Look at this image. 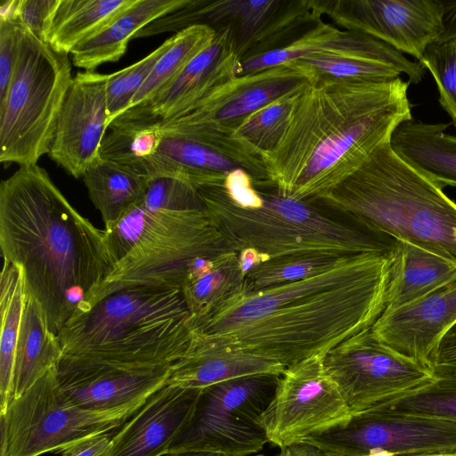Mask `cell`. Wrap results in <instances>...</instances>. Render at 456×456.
<instances>
[{"mask_svg":"<svg viewBox=\"0 0 456 456\" xmlns=\"http://www.w3.org/2000/svg\"><path fill=\"white\" fill-rule=\"evenodd\" d=\"M2 256L18 265L25 292L50 330L86 313L113 265L104 232L80 215L37 164L20 167L0 184Z\"/></svg>","mask_w":456,"mask_h":456,"instance_id":"3957f363","label":"cell"},{"mask_svg":"<svg viewBox=\"0 0 456 456\" xmlns=\"http://www.w3.org/2000/svg\"><path fill=\"white\" fill-rule=\"evenodd\" d=\"M197 189L227 248L235 252L252 248L271 258L297 254L349 256L392 253L398 247L394 238L354 222H341L314 202L259 190L261 204L243 208L232 200L224 186Z\"/></svg>","mask_w":456,"mask_h":456,"instance_id":"8992f818","label":"cell"},{"mask_svg":"<svg viewBox=\"0 0 456 456\" xmlns=\"http://www.w3.org/2000/svg\"><path fill=\"white\" fill-rule=\"evenodd\" d=\"M224 188L232 200L243 208L261 204V194L253 183L252 177L243 168H237L226 175Z\"/></svg>","mask_w":456,"mask_h":456,"instance_id":"ee69618b","label":"cell"},{"mask_svg":"<svg viewBox=\"0 0 456 456\" xmlns=\"http://www.w3.org/2000/svg\"><path fill=\"white\" fill-rule=\"evenodd\" d=\"M280 377L245 376L202 388L191 423L168 453L206 451L248 456L262 450L269 441L258 420L275 394Z\"/></svg>","mask_w":456,"mask_h":456,"instance_id":"7c38bea8","label":"cell"},{"mask_svg":"<svg viewBox=\"0 0 456 456\" xmlns=\"http://www.w3.org/2000/svg\"><path fill=\"white\" fill-rule=\"evenodd\" d=\"M108 129L100 148V158L148 177L147 162L163 137L159 123L120 116Z\"/></svg>","mask_w":456,"mask_h":456,"instance_id":"d6a6232c","label":"cell"},{"mask_svg":"<svg viewBox=\"0 0 456 456\" xmlns=\"http://www.w3.org/2000/svg\"><path fill=\"white\" fill-rule=\"evenodd\" d=\"M248 456H249V455H248ZM251 456H265V454H256V455L252 454Z\"/></svg>","mask_w":456,"mask_h":456,"instance_id":"816d5d0a","label":"cell"},{"mask_svg":"<svg viewBox=\"0 0 456 456\" xmlns=\"http://www.w3.org/2000/svg\"><path fill=\"white\" fill-rule=\"evenodd\" d=\"M367 456H393V455H390V454H387V453H385V452H374V453H370ZM434 456H456V453L454 454H444V455H434Z\"/></svg>","mask_w":456,"mask_h":456,"instance_id":"f907efd6","label":"cell"},{"mask_svg":"<svg viewBox=\"0 0 456 456\" xmlns=\"http://www.w3.org/2000/svg\"><path fill=\"white\" fill-rule=\"evenodd\" d=\"M112 436L110 432L86 436L64 448L61 456H105Z\"/></svg>","mask_w":456,"mask_h":456,"instance_id":"bcb514c9","label":"cell"},{"mask_svg":"<svg viewBox=\"0 0 456 456\" xmlns=\"http://www.w3.org/2000/svg\"><path fill=\"white\" fill-rule=\"evenodd\" d=\"M445 33L425 51L419 63L433 76L439 103L456 127V8Z\"/></svg>","mask_w":456,"mask_h":456,"instance_id":"8d00e7d4","label":"cell"},{"mask_svg":"<svg viewBox=\"0 0 456 456\" xmlns=\"http://www.w3.org/2000/svg\"><path fill=\"white\" fill-rule=\"evenodd\" d=\"M352 222L456 263V203L392 149L379 146L354 173L314 201Z\"/></svg>","mask_w":456,"mask_h":456,"instance_id":"277c9868","label":"cell"},{"mask_svg":"<svg viewBox=\"0 0 456 456\" xmlns=\"http://www.w3.org/2000/svg\"><path fill=\"white\" fill-rule=\"evenodd\" d=\"M310 57L354 58L389 63L419 84L426 69L389 45L369 35L338 28L322 20L287 45L240 62V75L263 70L288 61Z\"/></svg>","mask_w":456,"mask_h":456,"instance_id":"d6986e66","label":"cell"},{"mask_svg":"<svg viewBox=\"0 0 456 456\" xmlns=\"http://www.w3.org/2000/svg\"><path fill=\"white\" fill-rule=\"evenodd\" d=\"M303 89L253 112L237 128L233 137L245 142L260 157L271 152L282 135L297 97Z\"/></svg>","mask_w":456,"mask_h":456,"instance_id":"d590c367","label":"cell"},{"mask_svg":"<svg viewBox=\"0 0 456 456\" xmlns=\"http://www.w3.org/2000/svg\"><path fill=\"white\" fill-rule=\"evenodd\" d=\"M142 204L152 210L185 211L205 208L197 187L170 176L151 178Z\"/></svg>","mask_w":456,"mask_h":456,"instance_id":"60d3db41","label":"cell"},{"mask_svg":"<svg viewBox=\"0 0 456 456\" xmlns=\"http://www.w3.org/2000/svg\"><path fill=\"white\" fill-rule=\"evenodd\" d=\"M134 0H60L48 45L69 54L81 42L103 28Z\"/></svg>","mask_w":456,"mask_h":456,"instance_id":"4dcf8cb0","label":"cell"},{"mask_svg":"<svg viewBox=\"0 0 456 456\" xmlns=\"http://www.w3.org/2000/svg\"><path fill=\"white\" fill-rule=\"evenodd\" d=\"M456 279V263L399 241L386 308L411 304Z\"/></svg>","mask_w":456,"mask_h":456,"instance_id":"83f0119b","label":"cell"},{"mask_svg":"<svg viewBox=\"0 0 456 456\" xmlns=\"http://www.w3.org/2000/svg\"><path fill=\"white\" fill-rule=\"evenodd\" d=\"M60 0H19L15 19L39 41L48 45Z\"/></svg>","mask_w":456,"mask_h":456,"instance_id":"b9f144b4","label":"cell"},{"mask_svg":"<svg viewBox=\"0 0 456 456\" xmlns=\"http://www.w3.org/2000/svg\"><path fill=\"white\" fill-rule=\"evenodd\" d=\"M168 456H222L220 454L206 451H180L168 453Z\"/></svg>","mask_w":456,"mask_h":456,"instance_id":"681fc988","label":"cell"},{"mask_svg":"<svg viewBox=\"0 0 456 456\" xmlns=\"http://www.w3.org/2000/svg\"><path fill=\"white\" fill-rule=\"evenodd\" d=\"M216 34L207 25L191 26L175 33L173 44L157 61L128 110L146 105L168 86L198 54L211 45Z\"/></svg>","mask_w":456,"mask_h":456,"instance_id":"836d02e7","label":"cell"},{"mask_svg":"<svg viewBox=\"0 0 456 456\" xmlns=\"http://www.w3.org/2000/svg\"><path fill=\"white\" fill-rule=\"evenodd\" d=\"M174 364L132 366L61 357L56 376L61 389L74 403L106 411L149 398L167 385Z\"/></svg>","mask_w":456,"mask_h":456,"instance_id":"ac0fdd59","label":"cell"},{"mask_svg":"<svg viewBox=\"0 0 456 456\" xmlns=\"http://www.w3.org/2000/svg\"><path fill=\"white\" fill-rule=\"evenodd\" d=\"M181 291L191 320L208 316L246 294V276L239 266L237 252L226 250L212 256L201 273L183 283Z\"/></svg>","mask_w":456,"mask_h":456,"instance_id":"f546056e","label":"cell"},{"mask_svg":"<svg viewBox=\"0 0 456 456\" xmlns=\"http://www.w3.org/2000/svg\"><path fill=\"white\" fill-rule=\"evenodd\" d=\"M237 257L239 266L245 276L254 268L271 258L252 248L240 249L237 252Z\"/></svg>","mask_w":456,"mask_h":456,"instance_id":"7dc6e473","label":"cell"},{"mask_svg":"<svg viewBox=\"0 0 456 456\" xmlns=\"http://www.w3.org/2000/svg\"><path fill=\"white\" fill-rule=\"evenodd\" d=\"M133 232L134 247L113 265L88 309L101 298L126 288L181 289L193 260L231 250L204 210L143 208L134 221Z\"/></svg>","mask_w":456,"mask_h":456,"instance_id":"9c48e42d","label":"cell"},{"mask_svg":"<svg viewBox=\"0 0 456 456\" xmlns=\"http://www.w3.org/2000/svg\"><path fill=\"white\" fill-rule=\"evenodd\" d=\"M395 257L396 250L347 256L322 273L246 293L208 316L190 318L191 330L284 367L324 356L384 312Z\"/></svg>","mask_w":456,"mask_h":456,"instance_id":"6da1fadb","label":"cell"},{"mask_svg":"<svg viewBox=\"0 0 456 456\" xmlns=\"http://www.w3.org/2000/svg\"><path fill=\"white\" fill-rule=\"evenodd\" d=\"M323 364L352 415L393 404L436 379L428 365L386 346L371 327L330 349Z\"/></svg>","mask_w":456,"mask_h":456,"instance_id":"4fadbf2b","label":"cell"},{"mask_svg":"<svg viewBox=\"0 0 456 456\" xmlns=\"http://www.w3.org/2000/svg\"><path fill=\"white\" fill-rule=\"evenodd\" d=\"M174 36L141 61L119 71L110 74L107 83L109 126L125 113L135 94L146 81L154 66L174 42Z\"/></svg>","mask_w":456,"mask_h":456,"instance_id":"74e56055","label":"cell"},{"mask_svg":"<svg viewBox=\"0 0 456 456\" xmlns=\"http://www.w3.org/2000/svg\"><path fill=\"white\" fill-rule=\"evenodd\" d=\"M22 26L17 20H0V102L11 86L16 66Z\"/></svg>","mask_w":456,"mask_h":456,"instance_id":"7bdbcfd3","label":"cell"},{"mask_svg":"<svg viewBox=\"0 0 456 456\" xmlns=\"http://www.w3.org/2000/svg\"><path fill=\"white\" fill-rule=\"evenodd\" d=\"M346 257L347 256L322 254H297L272 257L246 275L247 293L314 276L334 267Z\"/></svg>","mask_w":456,"mask_h":456,"instance_id":"e575fe53","label":"cell"},{"mask_svg":"<svg viewBox=\"0 0 456 456\" xmlns=\"http://www.w3.org/2000/svg\"><path fill=\"white\" fill-rule=\"evenodd\" d=\"M429 366L435 377L456 376V323L440 339Z\"/></svg>","mask_w":456,"mask_h":456,"instance_id":"f6af8a7d","label":"cell"},{"mask_svg":"<svg viewBox=\"0 0 456 456\" xmlns=\"http://www.w3.org/2000/svg\"><path fill=\"white\" fill-rule=\"evenodd\" d=\"M450 125L404 121L393 133L390 145L399 157L441 187H456V135L444 133Z\"/></svg>","mask_w":456,"mask_h":456,"instance_id":"484cf974","label":"cell"},{"mask_svg":"<svg viewBox=\"0 0 456 456\" xmlns=\"http://www.w3.org/2000/svg\"><path fill=\"white\" fill-rule=\"evenodd\" d=\"M317 0H190L136 35L179 32L194 25L232 29L241 61L283 47L322 20Z\"/></svg>","mask_w":456,"mask_h":456,"instance_id":"8fae6325","label":"cell"},{"mask_svg":"<svg viewBox=\"0 0 456 456\" xmlns=\"http://www.w3.org/2000/svg\"><path fill=\"white\" fill-rule=\"evenodd\" d=\"M241 61L236 52L232 29L224 27L216 31L211 45L198 54L150 102L128 110L120 116L156 121L177 118L216 85L240 75Z\"/></svg>","mask_w":456,"mask_h":456,"instance_id":"7402d4cb","label":"cell"},{"mask_svg":"<svg viewBox=\"0 0 456 456\" xmlns=\"http://www.w3.org/2000/svg\"><path fill=\"white\" fill-rule=\"evenodd\" d=\"M318 77L314 68L298 60L234 75L206 93L181 116L157 122L162 134H179L209 147L247 171L254 186L264 187L269 179L261 157L233 134L253 112L314 84Z\"/></svg>","mask_w":456,"mask_h":456,"instance_id":"52a82bcc","label":"cell"},{"mask_svg":"<svg viewBox=\"0 0 456 456\" xmlns=\"http://www.w3.org/2000/svg\"><path fill=\"white\" fill-rule=\"evenodd\" d=\"M276 456H330L317 446L307 443L299 442L281 448Z\"/></svg>","mask_w":456,"mask_h":456,"instance_id":"c3c4849f","label":"cell"},{"mask_svg":"<svg viewBox=\"0 0 456 456\" xmlns=\"http://www.w3.org/2000/svg\"><path fill=\"white\" fill-rule=\"evenodd\" d=\"M455 323L456 279L411 304L385 309L371 329L391 350L429 366L440 339Z\"/></svg>","mask_w":456,"mask_h":456,"instance_id":"44dd1931","label":"cell"},{"mask_svg":"<svg viewBox=\"0 0 456 456\" xmlns=\"http://www.w3.org/2000/svg\"><path fill=\"white\" fill-rule=\"evenodd\" d=\"M410 82L319 77L297 95L274 149L262 155L273 191L314 201L361 167L412 119Z\"/></svg>","mask_w":456,"mask_h":456,"instance_id":"7a4b0ae2","label":"cell"},{"mask_svg":"<svg viewBox=\"0 0 456 456\" xmlns=\"http://www.w3.org/2000/svg\"><path fill=\"white\" fill-rule=\"evenodd\" d=\"M82 178L91 201L102 215L104 229L142 202L151 180L100 157Z\"/></svg>","mask_w":456,"mask_h":456,"instance_id":"f1b7e54d","label":"cell"},{"mask_svg":"<svg viewBox=\"0 0 456 456\" xmlns=\"http://www.w3.org/2000/svg\"><path fill=\"white\" fill-rule=\"evenodd\" d=\"M190 318L179 289H119L62 328L61 357L132 366L174 364L191 344Z\"/></svg>","mask_w":456,"mask_h":456,"instance_id":"5b68a950","label":"cell"},{"mask_svg":"<svg viewBox=\"0 0 456 456\" xmlns=\"http://www.w3.org/2000/svg\"><path fill=\"white\" fill-rule=\"evenodd\" d=\"M330 456H434L456 453V419L380 407L352 415L344 425L312 436Z\"/></svg>","mask_w":456,"mask_h":456,"instance_id":"5bb4252c","label":"cell"},{"mask_svg":"<svg viewBox=\"0 0 456 456\" xmlns=\"http://www.w3.org/2000/svg\"><path fill=\"white\" fill-rule=\"evenodd\" d=\"M73 78L69 54L54 51L23 28L11 86L0 102L3 164L32 166L49 153Z\"/></svg>","mask_w":456,"mask_h":456,"instance_id":"ba28073f","label":"cell"},{"mask_svg":"<svg viewBox=\"0 0 456 456\" xmlns=\"http://www.w3.org/2000/svg\"><path fill=\"white\" fill-rule=\"evenodd\" d=\"M352 414L322 355L286 367L259 418L269 443L282 448L346 424Z\"/></svg>","mask_w":456,"mask_h":456,"instance_id":"9a60e30c","label":"cell"},{"mask_svg":"<svg viewBox=\"0 0 456 456\" xmlns=\"http://www.w3.org/2000/svg\"><path fill=\"white\" fill-rule=\"evenodd\" d=\"M298 61L313 67L318 77L357 82H388L402 74L395 66L376 60L310 57Z\"/></svg>","mask_w":456,"mask_h":456,"instance_id":"f35d334b","label":"cell"},{"mask_svg":"<svg viewBox=\"0 0 456 456\" xmlns=\"http://www.w3.org/2000/svg\"><path fill=\"white\" fill-rule=\"evenodd\" d=\"M24 299L20 268L4 259L0 281V415L5 412L12 400L15 352Z\"/></svg>","mask_w":456,"mask_h":456,"instance_id":"1f68e13d","label":"cell"},{"mask_svg":"<svg viewBox=\"0 0 456 456\" xmlns=\"http://www.w3.org/2000/svg\"><path fill=\"white\" fill-rule=\"evenodd\" d=\"M322 15L345 29L377 38L420 61L446 31L456 2L439 0H317Z\"/></svg>","mask_w":456,"mask_h":456,"instance_id":"2e32d148","label":"cell"},{"mask_svg":"<svg viewBox=\"0 0 456 456\" xmlns=\"http://www.w3.org/2000/svg\"><path fill=\"white\" fill-rule=\"evenodd\" d=\"M109 77L94 70L77 73L61 106L48 156L75 178L100 157L109 127Z\"/></svg>","mask_w":456,"mask_h":456,"instance_id":"e0dca14e","label":"cell"},{"mask_svg":"<svg viewBox=\"0 0 456 456\" xmlns=\"http://www.w3.org/2000/svg\"><path fill=\"white\" fill-rule=\"evenodd\" d=\"M149 398L106 411L85 409L62 392L55 367L12 399L0 415V456L61 452L77 440L122 426Z\"/></svg>","mask_w":456,"mask_h":456,"instance_id":"30bf717a","label":"cell"},{"mask_svg":"<svg viewBox=\"0 0 456 456\" xmlns=\"http://www.w3.org/2000/svg\"><path fill=\"white\" fill-rule=\"evenodd\" d=\"M183 357L171 369L167 385L205 388L226 380L258 374L281 375L286 367L209 336L192 333Z\"/></svg>","mask_w":456,"mask_h":456,"instance_id":"603a6c76","label":"cell"},{"mask_svg":"<svg viewBox=\"0 0 456 456\" xmlns=\"http://www.w3.org/2000/svg\"><path fill=\"white\" fill-rule=\"evenodd\" d=\"M241 168L209 147L185 136L163 134L156 152L146 166L150 179L159 176L175 177L195 187L224 186L229 172Z\"/></svg>","mask_w":456,"mask_h":456,"instance_id":"d4e9b609","label":"cell"},{"mask_svg":"<svg viewBox=\"0 0 456 456\" xmlns=\"http://www.w3.org/2000/svg\"><path fill=\"white\" fill-rule=\"evenodd\" d=\"M384 407L456 419V376L436 377L415 394Z\"/></svg>","mask_w":456,"mask_h":456,"instance_id":"ab89813d","label":"cell"},{"mask_svg":"<svg viewBox=\"0 0 456 456\" xmlns=\"http://www.w3.org/2000/svg\"><path fill=\"white\" fill-rule=\"evenodd\" d=\"M61 356L59 338L50 330L41 306L25 292L15 352L12 400L55 368Z\"/></svg>","mask_w":456,"mask_h":456,"instance_id":"4316f807","label":"cell"},{"mask_svg":"<svg viewBox=\"0 0 456 456\" xmlns=\"http://www.w3.org/2000/svg\"><path fill=\"white\" fill-rule=\"evenodd\" d=\"M190 0H134L97 33L72 51V64L95 70L106 62L118 61L128 43L144 27L189 3Z\"/></svg>","mask_w":456,"mask_h":456,"instance_id":"cb8c5ba5","label":"cell"},{"mask_svg":"<svg viewBox=\"0 0 456 456\" xmlns=\"http://www.w3.org/2000/svg\"><path fill=\"white\" fill-rule=\"evenodd\" d=\"M201 392L164 386L112 436L105 456L167 455L191 423Z\"/></svg>","mask_w":456,"mask_h":456,"instance_id":"ffe728a7","label":"cell"},{"mask_svg":"<svg viewBox=\"0 0 456 456\" xmlns=\"http://www.w3.org/2000/svg\"><path fill=\"white\" fill-rule=\"evenodd\" d=\"M163 456H168V454H167V455H163Z\"/></svg>","mask_w":456,"mask_h":456,"instance_id":"f5cc1de1","label":"cell"}]
</instances>
